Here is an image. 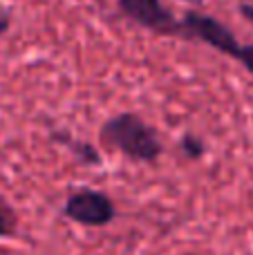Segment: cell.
Here are the masks:
<instances>
[{"label": "cell", "instance_id": "obj_1", "mask_svg": "<svg viewBox=\"0 0 253 255\" xmlns=\"http://www.w3.org/2000/svg\"><path fill=\"white\" fill-rule=\"evenodd\" d=\"M99 139L108 150H117L132 161L150 163L164 152L157 130L134 112H121L108 119L99 130Z\"/></svg>", "mask_w": 253, "mask_h": 255}, {"label": "cell", "instance_id": "obj_2", "mask_svg": "<svg viewBox=\"0 0 253 255\" xmlns=\"http://www.w3.org/2000/svg\"><path fill=\"white\" fill-rule=\"evenodd\" d=\"M182 38L188 40H200L206 43L209 47L218 49L224 56L238 58L242 49V43L236 38L231 29L224 22H220L218 18L206 16L202 11H186L182 18Z\"/></svg>", "mask_w": 253, "mask_h": 255}, {"label": "cell", "instance_id": "obj_3", "mask_svg": "<svg viewBox=\"0 0 253 255\" xmlns=\"http://www.w3.org/2000/svg\"><path fill=\"white\" fill-rule=\"evenodd\" d=\"M63 215L81 226L101 229V226L112 224V220L117 217V206L112 202V197H108L101 190L81 188V190H74L65 199Z\"/></svg>", "mask_w": 253, "mask_h": 255}, {"label": "cell", "instance_id": "obj_4", "mask_svg": "<svg viewBox=\"0 0 253 255\" xmlns=\"http://www.w3.org/2000/svg\"><path fill=\"white\" fill-rule=\"evenodd\" d=\"M117 7L126 18L152 34L182 38V20L161 0H117Z\"/></svg>", "mask_w": 253, "mask_h": 255}, {"label": "cell", "instance_id": "obj_5", "mask_svg": "<svg viewBox=\"0 0 253 255\" xmlns=\"http://www.w3.org/2000/svg\"><path fill=\"white\" fill-rule=\"evenodd\" d=\"M67 145H70V150L74 152L76 159H81L83 163H92V166H97V163H101V154H99V150L94 148L92 143H85V141H67Z\"/></svg>", "mask_w": 253, "mask_h": 255}, {"label": "cell", "instance_id": "obj_6", "mask_svg": "<svg viewBox=\"0 0 253 255\" xmlns=\"http://www.w3.org/2000/svg\"><path fill=\"white\" fill-rule=\"evenodd\" d=\"M179 148H182V152L186 154L188 159H200L202 154H204V141L200 139L197 134H191V132H186V134L182 136V141H179Z\"/></svg>", "mask_w": 253, "mask_h": 255}, {"label": "cell", "instance_id": "obj_7", "mask_svg": "<svg viewBox=\"0 0 253 255\" xmlns=\"http://www.w3.org/2000/svg\"><path fill=\"white\" fill-rule=\"evenodd\" d=\"M16 215L7 204L0 202V238H11L16 233Z\"/></svg>", "mask_w": 253, "mask_h": 255}, {"label": "cell", "instance_id": "obj_8", "mask_svg": "<svg viewBox=\"0 0 253 255\" xmlns=\"http://www.w3.org/2000/svg\"><path fill=\"white\" fill-rule=\"evenodd\" d=\"M236 61H240L242 65H245V70L249 72V74H253V45H242Z\"/></svg>", "mask_w": 253, "mask_h": 255}, {"label": "cell", "instance_id": "obj_9", "mask_svg": "<svg viewBox=\"0 0 253 255\" xmlns=\"http://www.w3.org/2000/svg\"><path fill=\"white\" fill-rule=\"evenodd\" d=\"M9 25H11V18H9L7 13H2V11H0V38H2V36L7 34Z\"/></svg>", "mask_w": 253, "mask_h": 255}, {"label": "cell", "instance_id": "obj_10", "mask_svg": "<svg viewBox=\"0 0 253 255\" xmlns=\"http://www.w3.org/2000/svg\"><path fill=\"white\" fill-rule=\"evenodd\" d=\"M240 13L245 16V20H249L251 25H253V4H249V2L240 4Z\"/></svg>", "mask_w": 253, "mask_h": 255}, {"label": "cell", "instance_id": "obj_11", "mask_svg": "<svg viewBox=\"0 0 253 255\" xmlns=\"http://www.w3.org/2000/svg\"><path fill=\"white\" fill-rule=\"evenodd\" d=\"M184 2H191V4H200L202 0H184Z\"/></svg>", "mask_w": 253, "mask_h": 255}]
</instances>
